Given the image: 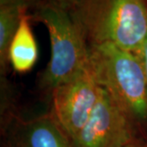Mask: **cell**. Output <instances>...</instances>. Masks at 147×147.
<instances>
[{"label":"cell","mask_w":147,"mask_h":147,"mask_svg":"<svg viewBox=\"0 0 147 147\" xmlns=\"http://www.w3.org/2000/svg\"><path fill=\"white\" fill-rule=\"evenodd\" d=\"M88 68L137 131L147 128V79L138 55L110 43L88 45Z\"/></svg>","instance_id":"obj_1"},{"label":"cell","mask_w":147,"mask_h":147,"mask_svg":"<svg viewBox=\"0 0 147 147\" xmlns=\"http://www.w3.org/2000/svg\"><path fill=\"white\" fill-rule=\"evenodd\" d=\"M68 11L88 45L137 53L147 35V0H79Z\"/></svg>","instance_id":"obj_2"},{"label":"cell","mask_w":147,"mask_h":147,"mask_svg":"<svg viewBox=\"0 0 147 147\" xmlns=\"http://www.w3.org/2000/svg\"><path fill=\"white\" fill-rule=\"evenodd\" d=\"M31 20L43 24L51 42V57L40 78L42 90L52 93L59 84L84 69L88 61V43L69 11L48 3L33 9Z\"/></svg>","instance_id":"obj_3"},{"label":"cell","mask_w":147,"mask_h":147,"mask_svg":"<svg viewBox=\"0 0 147 147\" xmlns=\"http://www.w3.org/2000/svg\"><path fill=\"white\" fill-rule=\"evenodd\" d=\"M100 91L87 64L52 92L50 113L71 142L88 120L98 101Z\"/></svg>","instance_id":"obj_4"},{"label":"cell","mask_w":147,"mask_h":147,"mask_svg":"<svg viewBox=\"0 0 147 147\" xmlns=\"http://www.w3.org/2000/svg\"><path fill=\"white\" fill-rule=\"evenodd\" d=\"M137 136L129 117L100 88L94 110L72 143L74 147H121Z\"/></svg>","instance_id":"obj_5"},{"label":"cell","mask_w":147,"mask_h":147,"mask_svg":"<svg viewBox=\"0 0 147 147\" xmlns=\"http://www.w3.org/2000/svg\"><path fill=\"white\" fill-rule=\"evenodd\" d=\"M9 144L13 147H74L51 113L16 122Z\"/></svg>","instance_id":"obj_6"},{"label":"cell","mask_w":147,"mask_h":147,"mask_svg":"<svg viewBox=\"0 0 147 147\" xmlns=\"http://www.w3.org/2000/svg\"><path fill=\"white\" fill-rule=\"evenodd\" d=\"M30 13L25 14L11 42L7 53L8 64L16 73L30 71L38 58V49L30 26Z\"/></svg>","instance_id":"obj_7"},{"label":"cell","mask_w":147,"mask_h":147,"mask_svg":"<svg viewBox=\"0 0 147 147\" xmlns=\"http://www.w3.org/2000/svg\"><path fill=\"white\" fill-rule=\"evenodd\" d=\"M29 10L28 7L20 4L0 6V68L2 74L5 73L9 66L8 49L20 26L22 17Z\"/></svg>","instance_id":"obj_8"},{"label":"cell","mask_w":147,"mask_h":147,"mask_svg":"<svg viewBox=\"0 0 147 147\" xmlns=\"http://www.w3.org/2000/svg\"><path fill=\"white\" fill-rule=\"evenodd\" d=\"M42 3V0H0V6L6 4H20L26 7L29 9H34Z\"/></svg>","instance_id":"obj_9"},{"label":"cell","mask_w":147,"mask_h":147,"mask_svg":"<svg viewBox=\"0 0 147 147\" xmlns=\"http://www.w3.org/2000/svg\"><path fill=\"white\" fill-rule=\"evenodd\" d=\"M79 0H42V3H48L53 5L69 10L75 5Z\"/></svg>","instance_id":"obj_10"},{"label":"cell","mask_w":147,"mask_h":147,"mask_svg":"<svg viewBox=\"0 0 147 147\" xmlns=\"http://www.w3.org/2000/svg\"><path fill=\"white\" fill-rule=\"evenodd\" d=\"M136 54L138 55V57L141 60V62L142 64V66H143V69H144V71H145L147 79V35L146 37V38H145V40H144V42L142 44L141 49Z\"/></svg>","instance_id":"obj_11"},{"label":"cell","mask_w":147,"mask_h":147,"mask_svg":"<svg viewBox=\"0 0 147 147\" xmlns=\"http://www.w3.org/2000/svg\"><path fill=\"white\" fill-rule=\"evenodd\" d=\"M121 147H147V142L140 136H137Z\"/></svg>","instance_id":"obj_12"},{"label":"cell","mask_w":147,"mask_h":147,"mask_svg":"<svg viewBox=\"0 0 147 147\" xmlns=\"http://www.w3.org/2000/svg\"><path fill=\"white\" fill-rule=\"evenodd\" d=\"M4 147H13V146H11L10 144L8 143V145H7V146H4Z\"/></svg>","instance_id":"obj_13"}]
</instances>
